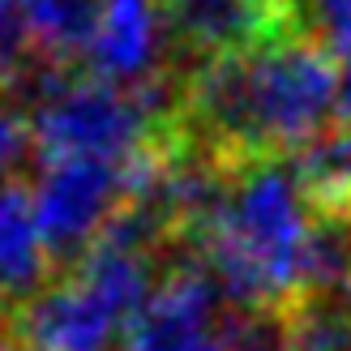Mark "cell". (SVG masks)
Returning a JSON list of instances; mask_svg holds the SVG:
<instances>
[{"mask_svg":"<svg viewBox=\"0 0 351 351\" xmlns=\"http://www.w3.org/2000/svg\"><path fill=\"white\" fill-rule=\"evenodd\" d=\"M339 116V56L313 34L184 69L176 129L223 167L291 159Z\"/></svg>","mask_w":351,"mask_h":351,"instance_id":"cell-1","label":"cell"},{"mask_svg":"<svg viewBox=\"0 0 351 351\" xmlns=\"http://www.w3.org/2000/svg\"><path fill=\"white\" fill-rule=\"evenodd\" d=\"M313 202L291 159H266L236 171L223 215L197 244L202 266L232 308L287 313L304 291V244Z\"/></svg>","mask_w":351,"mask_h":351,"instance_id":"cell-2","label":"cell"},{"mask_svg":"<svg viewBox=\"0 0 351 351\" xmlns=\"http://www.w3.org/2000/svg\"><path fill=\"white\" fill-rule=\"evenodd\" d=\"M146 154V150H142ZM116 159H51L43 163V176L34 184V215H39V232L51 261L73 266V261L99 240V232L116 219V210L129 202L137 163Z\"/></svg>","mask_w":351,"mask_h":351,"instance_id":"cell-3","label":"cell"},{"mask_svg":"<svg viewBox=\"0 0 351 351\" xmlns=\"http://www.w3.org/2000/svg\"><path fill=\"white\" fill-rule=\"evenodd\" d=\"M232 304L197 257H171L146 304L129 317L120 351H227Z\"/></svg>","mask_w":351,"mask_h":351,"instance_id":"cell-4","label":"cell"},{"mask_svg":"<svg viewBox=\"0 0 351 351\" xmlns=\"http://www.w3.org/2000/svg\"><path fill=\"white\" fill-rule=\"evenodd\" d=\"M163 39L184 69L304 34L300 0H154Z\"/></svg>","mask_w":351,"mask_h":351,"instance_id":"cell-5","label":"cell"},{"mask_svg":"<svg viewBox=\"0 0 351 351\" xmlns=\"http://www.w3.org/2000/svg\"><path fill=\"white\" fill-rule=\"evenodd\" d=\"M5 326L26 351H116L129 317L86 274L64 270L39 295L17 304Z\"/></svg>","mask_w":351,"mask_h":351,"instance_id":"cell-6","label":"cell"},{"mask_svg":"<svg viewBox=\"0 0 351 351\" xmlns=\"http://www.w3.org/2000/svg\"><path fill=\"white\" fill-rule=\"evenodd\" d=\"M167 39L154 0H103L86 69L108 82H146L167 64Z\"/></svg>","mask_w":351,"mask_h":351,"instance_id":"cell-7","label":"cell"},{"mask_svg":"<svg viewBox=\"0 0 351 351\" xmlns=\"http://www.w3.org/2000/svg\"><path fill=\"white\" fill-rule=\"evenodd\" d=\"M51 274H56V261L39 232L34 193L22 180H5L0 184V326L17 304L39 295L51 283Z\"/></svg>","mask_w":351,"mask_h":351,"instance_id":"cell-8","label":"cell"},{"mask_svg":"<svg viewBox=\"0 0 351 351\" xmlns=\"http://www.w3.org/2000/svg\"><path fill=\"white\" fill-rule=\"evenodd\" d=\"M34 56L56 69H77L95 43L103 0H22Z\"/></svg>","mask_w":351,"mask_h":351,"instance_id":"cell-9","label":"cell"},{"mask_svg":"<svg viewBox=\"0 0 351 351\" xmlns=\"http://www.w3.org/2000/svg\"><path fill=\"white\" fill-rule=\"evenodd\" d=\"M291 167L313 210H351V120H330L291 154Z\"/></svg>","mask_w":351,"mask_h":351,"instance_id":"cell-10","label":"cell"},{"mask_svg":"<svg viewBox=\"0 0 351 351\" xmlns=\"http://www.w3.org/2000/svg\"><path fill=\"white\" fill-rule=\"evenodd\" d=\"M39 56H34V39L22 13V0H0V95L9 86H22Z\"/></svg>","mask_w":351,"mask_h":351,"instance_id":"cell-11","label":"cell"},{"mask_svg":"<svg viewBox=\"0 0 351 351\" xmlns=\"http://www.w3.org/2000/svg\"><path fill=\"white\" fill-rule=\"evenodd\" d=\"M300 26L335 56H351V0H300Z\"/></svg>","mask_w":351,"mask_h":351,"instance_id":"cell-12","label":"cell"},{"mask_svg":"<svg viewBox=\"0 0 351 351\" xmlns=\"http://www.w3.org/2000/svg\"><path fill=\"white\" fill-rule=\"evenodd\" d=\"M34 150V137H30V116L17 112L13 103L0 95V184L9 180V171Z\"/></svg>","mask_w":351,"mask_h":351,"instance_id":"cell-13","label":"cell"},{"mask_svg":"<svg viewBox=\"0 0 351 351\" xmlns=\"http://www.w3.org/2000/svg\"><path fill=\"white\" fill-rule=\"evenodd\" d=\"M0 351H26L22 343H17V339L9 335V326H0Z\"/></svg>","mask_w":351,"mask_h":351,"instance_id":"cell-14","label":"cell"}]
</instances>
